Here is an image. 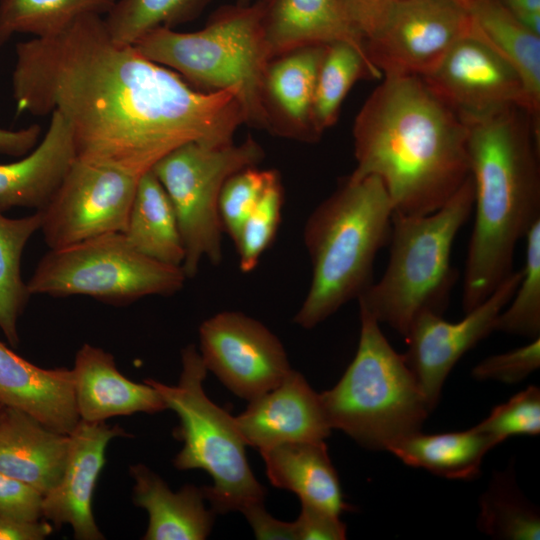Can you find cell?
<instances>
[{
    "instance_id": "6",
    "label": "cell",
    "mask_w": 540,
    "mask_h": 540,
    "mask_svg": "<svg viewBox=\"0 0 540 540\" xmlns=\"http://www.w3.org/2000/svg\"><path fill=\"white\" fill-rule=\"evenodd\" d=\"M474 185L469 176L438 210L426 215L393 212L386 270L357 298L359 309L405 337L424 312L442 315L458 279L451 264L454 240L470 218Z\"/></svg>"
},
{
    "instance_id": "44",
    "label": "cell",
    "mask_w": 540,
    "mask_h": 540,
    "mask_svg": "<svg viewBox=\"0 0 540 540\" xmlns=\"http://www.w3.org/2000/svg\"><path fill=\"white\" fill-rule=\"evenodd\" d=\"M347 10L354 25L360 32L367 28L377 13L387 4L395 0H340ZM469 3L470 0H462ZM363 39V38H362Z\"/></svg>"
},
{
    "instance_id": "20",
    "label": "cell",
    "mask_w": 540,
    "mask_h": 540,
    "mask_svg": "<svg viewBox=\"0 0 540 540\" xmlns=\"http://www.w3.org/2000/svg\"><path fill=\"white\" fill-rule=\"evenodd\" d=\"M0 403L70 434L80 421L72 368H42L0 341Z\"/></svg>"
},
{
    "instance_id": "23",
    "label": "cell",
    "mask_w": 540,
    "mask_h": 540,
    "mask_svg": "<svg viewBox=\"0 0 540 540\" xmlns=\"http://www.w3.org/2000/svg\"><path fill=\"white\" fill-rule=\"evenodd\" d=\"M69 448V434L54 431L20 410L5 407L0 415V472L43 496L59 483Z\"/></svg>"
},
{
    "instance_id": "31",
    "label": "cell",
    "mask_w": 540,
    "mask_h": 540,
    "mask_svg": "<svg viewBox=\"0 0 540 540\" xmlns=\"http://www.w3.org/2000/svg\"><path fill=\"white\" fill-rule=\"evenodd\" d=\"M381 78L380 71L354 47L346 43L327 45L314 97V121L319 133L336 123L344 99L358 80Z\"/></svg>"
},
{
    "instance_id": "21",
    "label": "cell",
    "mask_w": 540,
    "mask_h": 540,
    "mask_svg": "<svg viewBox=\"0 0 540 540\" xmlns=\"http://www.w3.org/2000/svg\"><path fill=\"white\" fill-rule=\"evenodd\" d=\"M264 36L271 60L333 43H346L368 59L362 36L340 0H268Z\"/></svg>"
},
{
    "instance_id": "15",
    "label": "cell",
    "mask_w": 540,
    "mask_h": 540,
    "mask_svg": "<svg viewBox=\"0 0 540 540\" xmlns=\"http://www.w3.org/2000/svg\"><path fill=\"white\" fill-rule=\"evenodd\" d=\"M522 270L513 271L479 305L458 322H449L433 312L420 314L404 337L403 354L430 411L439 402L444 382L458 360L478 342L495 331L496 321L510 301Z\"/></svg>"
},
{
    "instance_id": "1",
    "label": "cell",
    "mask_w": 540,
    "mask_h": 540,
    "mask_svg": "<svg viewBox=\"0 0 540 540\" xmlns=\"http://www.w3.org/2000/svg\"><path fill=\"white\" fill-rule=\"evenodd\" d=\"M15 54L16 114L58 112L84 162L141 176L183 144H231L245 124L236 89H195L134 45L114 42L101 15L19 42Z\"/></svg>"
},
{
    "instance_id": "39",
    "label": "cell",
    "mask_w": 540,
    "mask_h": 540,
    "mask_svg": "<svg viewBox=\"0 0 540 540\" xmlns=\"http://www.w3.org/2000/svg\"><path fill=\"white\" fill-rule=\"evenodd\" d=\"M44 496L32 486L0 472V517L26 522L43 519Z\"/></svg>"
},
{
    "instance_id": "38",
    "label": "cell",
    "mask_w": 540,
    "mask_h": 540,
    "mask_svg": "<svg viewBox=\"0 0 540 540\" xmlns=\"http://www.w3.org/2000/svg\"><path fill=\"white\" fill-rule=\"evenodd\" d=\"M540 367V337L511 351L489 356L472 370L477 380L516 384Z\"/></svg>"
},
{
    "instance_id": "41",
    "label": "cell",
    "mask_w": 540,
    "mask_h": 540,
    "mask_svg": "<svg viewBox=\"0 0 540 540\" xmlns=\"http://www.w3.org/2000/svg\"><path fill=\"white\" fill-rule=\"evenodd\" d=\"M241 513L250 524L256 539L297 540L295 522H285L271 516L264 503L251 505Z\"/></svg>"
},
{
    "instance_id": "30",
    "label": "cell",
    "mask_w": 540,
    "mask_h": 540,
    "mask_svg": "<svg viewBox=\"0 0 540 540\" xmlns=\"http://www.w3.org/2000/svg\"><path fill=\"white\" fill-rule=\"evenodd\" d=\"M478 529L496 539L538 540L540 516L511 472L495 473L479 501Z\"/></svg>"
},
{
    "instance_id": "2",
    "label": "cell",
    "mask_w": 540,
    "mask_h": 540,
    "mask_svg": "<svg viewBox=\"0 0 540 540\" xmlns=\"http://www.w3.org/2000/svg\"><path fill=\"white\" fill-rule=\"evenodd\" d=\"M382 78L355 118L348 177H379L393 212L430 214L469 176L468 127L421 77Z\"/></svg>"
},
{
    "instance_id": "47",
    "label": "cell",
    "mask_w": 540,
    "mask_h": 540,
    "mask_svg": "<svg viewBox=\"0 0 540 540\" xmlns=\"http://www.w3.org/2000/svg\"><path fill=\"white\" fill-rule=\"evenodd\" d=\"M4 409H5V406L2 403H0V415L2 414Z\"/></svg>"
},
{
    "instance_id": "34",
    "label": "cell",
    "mask_w": 540,
    "mask_h": 540,
    "mask_svg": "<svg viewBox=\"0 0 540 540\" xmlns=\"http://www.w3.org/2000/svg\"><path fill=\"white\" fill-rule=\"evenodd\" d=\"M524 238L526 254L522 276L497 318L495 331L532 340L540 336V219L534 222Z\"/></svg>"
},
{
    "instance_id": "9",
    "label": "cell",
    "mask_w": 540,
    "mask_h": 540,
    "mask_svg": "<svg viewBox=\"0 0 540 540\" xmlns=\"http://www.w3.org/2000/svg\"><path fill=\"white\" fill-rule=\"evenodd\" d=\"M187 279L182 267L140 253L123 232H113L50 249L27 286L31 295H82L124 306L146 296L174 295Z\"/></svg>"
},
{
    "instance_id": "40",
    "label": "cell",
    "mask_w": 540,
    "mask_h": 540,
    "mask_svg": "<svg viewBox=\"0 0 540 540\" xmlns=\"http://www.w3.org/2000/svg\"><path fill=\"white\" fill-rule=\"evenodd\" d=\"M297 540H343L346 539V525L340 516L324 509L301 503V511L296 519Z\"/></svg>"
},
{
    "instance_id": "4",
    "label": "cell",
    "mask_w": 540,
    "mask_h": 540,
    "mask_svg": "<svg viewBox=\"0 0 540 540\" xmlns=\"http://www.w3.org/2000/svg\"><path fill=\"white\" fill-rule=\"evenodd\" d=\"M393 206L377 176H348L309 215L303 241L312 278L294 323L312 329L357 299L373 282L379 250L389 242Z\"/></svg>"
},
{
    "instance_id": "46",
    "label": "cell",
    "mask_w": 540,
    "mask_h": 540,
    "mask_svg": "<svg viewBox=\"0 0 540 540\" xmlns=\"http://www.w3.org/2000/svg\"><path fill=\"white\" fill-rule=\"evenodd\" d=\"M253 2V0H236V4L241 6L249 5Z\"/></svg>"
},
{
    "instance_id": "12",
    "label": "cell",
    "mask_w": 540,
    "mask_h": 540,
    "mask_svg": "<svg viewBox=\"0 0 540 540\" xmlns=\"http://www.w3.org/2000/svg\"><path fill=\"white\" fill-rule=\"evenodd\" d=\"M75 159L46 206L40 231L50 249L126 229L139 178Z\"/></svg>"
},
{
    "instance_id": "14",
    "label": "cell",
    "mask_w": 540,
    "mask_h": 540,
    "mask_svg": "<svg viewBox=\"0 0 540 540\" xmlns=\"http://www.w3.org/2000/svg\"><path fill=\"white\" fill-rule=\"evenodd\" d=\"M463 121L506 108L526 111L523 83L515 70L472 29L459 39L433 71L421 77Z\"/></svg>"
},
{
    "instance_id": "26",
    "label": "cell",
    "mask_w": 540,
    "mask_h": 540,
    "mask_svg": "<svg viewBox=\"0 0 540 540\" xmlns=\"http://www.w3.org/2000/svg\"><path fill=\"white\" fill-rule=\"evenodd\" d=\"M472 29L520 77L526 112L540 132V35L522 25L500 0H470Z\"/></svg>"
},
{
    "instance_id": "28",
    "label": "cell",
    "mask_w": 540,
    "mask_h": 540,
    "mask_svg": "<svg viewBox=\"0 0 540 540\" xmlns=\"http://www.w3.org/2000/svg\"><path fill=\"white\" fill-rule=\"evenodd\" d=\"M124 235L140 253L182 267L185 248L176 213L152 170L139 178Z\"/></svg>"
},
{
    "instance_id": "45",
    "label": "cell",
    "mask_w": 540,
    "mask_h": 540,
    "mask_svg": "<svg viewBox=\"0 0 540 540\" xmlns=\"http://www.w3.org/2000/svg\"><path fill=\"white\" fill-rule=\"evenodd\" d=\"M500 2L522 25L540 35V0H500Z\"/></svg>"
},
{
    "instance_id": "8",
    "label": "cell",
    "mask_w": 540,
    "mask_h": 540,
    "mask_svg": "<svg viewBox=\"0 0 540 540\" xmlns=\"http://www.w3.org/2000/svg\"><path fill=\"white\" fill-rule=\"evenodd\" d=\"M181 367L175 385L145 379L179 418L174 435L183 446L173 465L182 471L202 469L212 477L213 485L202 488L215 514L241 512L251 505L264 503L266 489L250 468L246 444L234 417L204 392L203 382L208 370L195 345L182 349Z\"/></svg>"
},
{
    "instance_id": "25",
    "label": "cell",
    "mask_w": 540,
    "mask_h": 540,
    "mask_svg": "<svg viewBox=\"0 0 540 540\" xmlns=\"http://www.w3.org/2000/svg\"><path fill=\"white\" fill-rule=\"evenodd\" d=\"M259 452L273 486L295 493L303 504L339 516L351 510L325 441L286 443Z\"/></svg>"
},
{
    "instance_id": "24",
    "label": "cell",
    "mask_w": 540,
    "mask_h": 540,
    "mask_svg": "<svg viewBox=\"0 0 540 540\" xmlns=\"http://www.w3.org/2000/svg\"><path fill=\"white\" fill-rule=\"evenodd\" d=\"M135 484L132 499L148 514L144 540H203L213 527L215 512L205 506L203 488L187 484L173 492L168 484L142 463L131 465Z\"/></svg>"
},
{
    "instance_id": "18",
    "label": "cell",
    "mask_w": 540,
    "mask_h": 540,
    "mask_svg": "<svg viewBox=\"0 0 540 540\" xmlns=\"http://www.w3.org/2000/svg\"><path fill=\"white\" fill-rule=\"evenodd\" d=\"M75 399L81 421L106 422L135 413L155 414L168 409L161 394L145 380L131 381L118 369L114 356L104 349L83 344L74 365Z\"/></svg>"
},
{
    "instance_id": "13",
    "label": "cell",
    "mask_w": 540,
    "mask_h": 540,
    "mask_svg": "<svg viewBox=\"0 0 540 540\" xmlns=\"http://www.w3.org/2000/svg\"><path fill=\"white\" fill-rule=\"evenodd\" d=\"M199 341L206 369L247 401L276 388L292 370L279 338L242 312L223 311L203 321Z\"/></svg>"
},
{
    "instance_id": "19",
    "label": "cell",
    "mask_w": 540,
    "mask_h": 540,
    "mask_svg": "<svg viewBox=\"0 0 540 540\" xmlns=\"http://www.w3.org/2000/svg\"><path fill=\"white\" fill-rule=\"evenodd\" d=\"M326 46L299 48L270 61L264 82L270 134L308 143L320 140L313 108Z\"/></svg>"
},
{
    "instance_id": "3",
    "label": "cell",
    "mask_w": 540,
    "mask_h": 540,
    "mask_svg": "<svg viewBox=\"0 0 540 540\" xmlns=\"http://www.w3.org/2000/svg\"><path fill=\"white\" fill-rule=\"evenodd\" d=\"M475 214L465 263L464 313L513 272L516 245L540 219L539 133L512 106L465 123Z\"/></svg>"
},
{
    "instance_id": "32",
    "label": "cell",
    "mask_w": 540,
    "mask_h": 540,
    "mask_svg": "<svg viewBox=\"0 0 540 540\" xmlns=\"http://www.w3.org/2000/svg\"><path fill=\"white\" fill-rule=\"evenodd\" d=\"M116 0H0V46L16 33H58L76 18L106 15Z\"/></svg>"
},
{
    "instance_id": "42",
    "label": "cell",
    "mask_w": 540,
    "mask_h": 540,
    "mask_svg": "<svg viewBox=\"0 0 540 540\" xmlns=\"http://www.w3.org/2000/svg\"><path fill=\"white\" fill-rule=\"evenodd\" d=\"M40 134L37 124L15 131L0 128V154L23 157L36 147Z\"/></svg>"
},
{
    "instance_id": "7",
    "label": "cell",
    "mask_w": 540,
    "mask_h": 540,
    "mask_svg": "<svg viewBox=\"0 0 540 540\" xmlns=\"http://www.w3.org/2000/svg\"><path fill=\"white\" fill-rule=\"evenodd\" d=\"M359 312L356 354L338 383L319 396L331 429L367 449L387 451L420 432L431 411L404 355L393 349L376 319Z\"/></svg>"
},
{
    "instance_id": "10",
    "label": "cell",
    "mask_w": 540,
    "mask_h": 540,
    "mask_svg": "<svg viewBox=\"0 0 540 540\" xmlns=\"http://www.w3.org/2000/svg\"><path fill=\"white\" fill-rule=\"evenodd\" d=\"M264 158L262 146L251 136L240 144L208 146L189 142L161 158L152 171L174 207L182 236L187 278H193L203 259L222 260L223 226L219 198L226 180Z\"/></svg>"
},
{
    "instance_id": "16",
    "label": "cell",
    "mask_w": 540,
    "mask_h": 540,
    "mask_svg": "<svg viewBox=\"0 0 540 540\" xmlns=\"http://www.w3.org/2000/svg\"><path fill=\"white\" fill-rule=\"evenodd\" d=\"M69 435L65 469L56 487L44 495L42 517L57 529L69 525L77 540H102L93 513L94 491L109 442L131 435L118 425L81 420Z\"/></svg>"
},
{
    "instance_id": "36",
    "label": "cell",
    "mask_w": 540,
    "mask_h": 540,
    "mask_svg": "<svg viewBox=\"0 0 540 540\" xmlns=\"http://www.w3.org/2000/svg\"><path fill=\"white\" fill-rule=\"evenodd\" d=\"M276 173L275 170H260L253 166L238 171L224 183L219 198V214L223 230L234 242Z\"/></svg>"
},
{
    "instance_id": "29",
    "label": "cell",
    "mask_w": 540,
    "mask_h": 540,
    "mask_svg": "<svg viewBox=\"0 0 540 540\" xmlns=\"http://www.w3.org/2000/svg\"><path fill=\"white\" fill-rule=\"evenodd\" d=\"M0 211V329L8 342H19L18 320L24 312L30 292L21 275L23 250L32 235L40 230V211L22 218H9Z\"/></svg>"
},
{
    "instance_id": "35",
    "label": "cell",
    "mask_w": 540,
    "mask_h": 540,
    "mask_svg": "<svg viewBox=\"0 0 540 540\" xmlns=\"http://www.w3.org/2000/svg\"><path fill=\"white\" fill-rule=\"evenodd\" d=\"M283 202L284 192L277 172L245 220L239 236L234 242L242 272L253 271L275 239L281 222Z\"/></svg>"
},
{
    "instance_id": "37",
    "label": "cell",
    "mask_w": 540,
    "mask_h": 540,
    "mask_svg": "<svg viewBox=\"0 0 540 540\" xmlns=\"http://www.w3.org/2000/svg\"><path fill=\"white\" fill-rule=\"evenodd\" d=\"M490 435L497 444L511 436H535L540 433V389L531 385L507 402L495 406L475 426Z\"/></svg>"
},
{
    "instance_id": "5",
    "label": "cell",
    "mask_w": 540,
    "mask_h": 540,
    "mask_svg": "<svg viewBox=\"0 0 540 540\" xmlns=\"http://www.w3.org/2000/svg\"><path fill=\"white\" fill-rule=\"evenodd\" d=\"M267 6L268 0L225 5L198 31L161 27L145 34L134 46L195 89H236L245 124L268 132L264 106V82L271 61L264 36Z\"/></svg>"
},
{
    "instance_id": "22",
    "label": "cell",
    "mask_w": 540,
    "mask_h": 540,
    "mask_svg": "<svg viewBox=\"0 0 540 540\" xmlns=\"http://www.w3.org/2000/svg\"><path fill=\"white\" fill-rule=\"evenodd\" d=\"M76 159L66 120L52 112L44 138L18 161L0 163V211L42 210Z\"/></svg>"
},
{
    "instance_id": "43",
    "label": "cell",
    "mask_w": 540,
    "mask_h": 540,
    "mask_svg": "<svg viewBox=\"0 0 540 540\" xmlns=\"http://www.w3.org/2000/svg\"><path fill=\"white\" fill-rule=\"evenodd\" d=\"M53 530V525L44 519L26 522L0 517V540H43Z\"/></svg>"
},
{
    "instance_id": "11",
    "label": "cell",
    "mask_w": 540,
    "mask_h": 540,
    "mask_svg": "<svg viewBox=\"0 0 540 540\" xmlns=\"http://www.w3.org/2000/svg\"><path fill=\"white\" fill-rule=\"evenodd\" d=\"M470 29L462 0H395L377 13L362 38L382 77H424Z\"/></svg>"
},
{
    "instance_id": "27",
    "label": "cell",
    "mask_w": 540,
    "mask_h": 540,
    "mask_svg": "<svg viewBox=\"0 0 540 540\" xmlns=\"http://www.w3.org/2000/svg\"><path fill=\"white\" fill-rule=\"evenodd\" d=\"M497 442L475 426L466 431L411 434L387 451L404 464L447 479L471 480L479 475L486 453Z\"/></svg>"
},
{
    "instance_id": "17",
    "label": "cell",
    "mask_w": 540,
    "mask_h": 540,
    "mask_svg": "<svg viewBox=\"0 0 540 540\" xmlns=\"http://www.w3.org/2000/svg\"><path fill=\"white\" fill-rule=\"evenodd\" d=\"M234 422L245 444L259 451L286 443L324 441L332 430L319 393L293 369L276 388L249 401Z\"/></svg>"
},
{
    "instance_id": "33",
    "label": "cell",
    "mask_w": 540,
    "mask_h": 540,
    "mask_svg": "<svg viewBox=\"0 0 540 540\" xmlns=\"http://www.w3.org/2000/svg\"><path fill=\"white\" fill-rule=\"evenodd\" d=\"M213 0H116L105 15L114 42L135 45L148 32L196 19Z\"/></svg>"
}]
</instances>
